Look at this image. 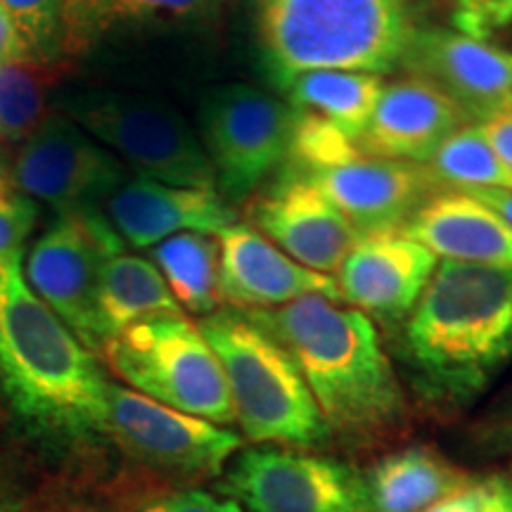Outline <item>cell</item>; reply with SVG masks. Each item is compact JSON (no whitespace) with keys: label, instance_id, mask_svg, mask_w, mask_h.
<instances>
[{"label":"cell","instance_id":"obj_30","mask_svg":"<svg viewBox=\"0 0 512 512\" xmlns=\"http://www.w3.org/2000/svg\"><path fill=\"white\" fill-rule=\"evenodd\" d=\"M36 219L38 204L19 190L8 166L0 164V264L24 261V247Z\"/></svg>","mask_w":512,"mask_h":512},{"label":"cell","instance_id":"obj_33","mask_svg":"<svg viewBox=\"0 0 512 512\" xmlns=\"http://www.w3.org/2000/svg\"><path fill=\"white\" fill-rule=\"evenodd\" d=\"M482 501H484V482L472 479V482L463 486V489L453 491L451 496L441 498V501L430 505V508L422 512H479L482 510Z\"/></svg>","mask_w":512,"mask_h":512},{"label":"cell","instance_id":"obj_28","mask_svg":"<svg viewBox=\"0 0 512 512\" xmlns=\"http://www.w3.org/2000/svg\"><path fill=\"white\" fill-rule=\"evenodd\" d=\"M31 53L46 67H57L64 55L62 0H0Z\"/></svg>","mask_w":512,"mask_h":512},{"label":"cell","instance_id":"obj_27","mask_svg":"<svg viewBox=\"0 0 512 512\" xmlns=\"http://www.w3.org/2000/svg\"><path fill=\"white\" fill-rule=\"evenodd\" d=\"M55 69L36 60L0 67V145L19 147L48 117Z\"/></svg>","mask_w":512,"mask_h":512},{"label":"cell","instance_id":"obj_32","mask_svg":"<svg viewBox=\"0 0 512 512\" xmlns=\"http://www.w3.org/2000/svg\"><path fill=\"white\" fill-rule=\"evenodd\" d=\"M36 60L34 53H31L29 43L24 41V36L19 34L8 12L0 5V67L10 62H27ZM38 62V60H36Z\"/></svg>","mask_w":512,"mask_h":512},{"label":"cell","instance_id":"obj_12","mask_svg":"<svg viewBox=\"0 0 512 512\" xmlns=\"http://www.w3.org/2000/svg\"><path fill=\"white\" fill-rule=\"evenodd\" d=\"M121 451L140 463L178 477H219L242 448L240 434L110 382L107 425Z\"/></svg>","mask_w":512,"mask_h":512},{"label":"cell","instance_id":"obj_36","mask_svg":"<svg viewBox=\"0 0 512 512\" xmlns=\"http://www.w3.org/2000/svg\"><path fill=\"white\" fill-rule=\"evenodd\" d=\"M465 192H470L472 197H477L479 202L486 204V207L494 209L496 214L512 228V190L484 188V190H465Z\"/></svg>","mask_w":512,"mask_h":512},{"label":"cell","instance_id":"obj_11","mask_svg":"<svg viewBox=\"0 0 512 512\" xmlns=\"http://www.w3.org/2000/svg\"><path fill=\"white\" fill-rule=\"evenodd\" d=\"M24 195L60 214L102 209L131 176L117 157L67 114L50 112L8 166Z\"/></svg>","mask_w":512,"mask_h":512},{"label":"cell","instance_id":"obj_29","mask_svg":"<svg viewBox=\"0 0 512 512\" xmlns=\"http://www.w3.org/2000/svg\"><path fill=\"white\" fill-rule=\"evenodd\" d=\"M453 27L512 64V0H456Z\"/></svg>","mask_w":512,"mask_h":512},{"label":"cell","instance_id":"obj_23","mask_svg":"<svg viewBox=\"0 0 512 512\" xmlns=\"http://www.w3.org/2000/svg\"><path fill=\"white\" fill-rule=\"evenodd\" d=\"M157 316H185L159 268L145 256L126 252L112 256L102 268L98 292L102 344L140 320Z\"/></svg>","mask_w":512,"mask_h":512},{"label":"cell","instance_id":"obj_35","mask_svg":"<svg viewBox=\"0 0 512 512\" xmlns=\"http://www.w3.org/2000/svg\"><path fill=\"white\" fill-rule=\"evenodd\" d=\"M479 512H512V479L496 475L484 479V501Z\"/></svg>","mask_w":512,"mask_h":512},{"label":"cell","instance_id":"obj_15","mask_svg":"<svg viewBox=\"0 0 512 512\" xmlns=\"http://www.w3.org/2000/svg\"><path fill=\"white\" fill-rule=\"evenodd\" d=\"M401 67L444 91L472 124L512 112V64L458 29L420 27Z\"/></svg>","mask_w":512,"mask_h":512},{"label":"cell","instance_id":"obj_31","mask_svg":"<svg viewBox=\"0 0 512 512\" xmlns=\"http://www.w3.org/2000/svg\"><path fill=\"white\" fill-rule=\"evenodd\" d=\"M138 512H242V505L233 498L209 494V491H178L155 498Z\"/></svg>","mask_w":512,"mask_h":512},{"label":"cell","instance_id":"obj_1","mask_svg":"<svg viewBox=\"0 0 512 512\" xmlns=\"http://www.w3.org/2000/svg\"><path fill=\"white\" fill-rule=\"evenodd\" d=\"M245 313L297 363L330 439L375 448L406 430L399 375L366 313L320 294Z\"/></svg>","mask_w":512,"mask_h":512},{"label":"cell","instance_id":"obj_34","mask_svg":"<svg viewBox=\"0 0 512 512\" xmlns=\"http://www.w3.org/2000/svg\"><path fill=\"white\" fill-rule=\"evenodd\" d=\"M479 126H482L489 143L494 145L498 157L503 159V164L512 171V112L498 114V117L484 121Z\"/></svg>","mask_w":512,"mask_h":512},{"label":"cell","instance_id":"obj_22","mask_svg":"<svg viewBox=\"0 0 512 512\" xmlns=\"http://www.w3.org/2000/svg\"><path fill=\"white\" fill-rule=\"evenodd\" d=\"M363 479L370 512H422L472 482L465 470L422 444L384 453L363 470Z\"/></svg>","mask_w":512,"mask_h":512},{"label":"cell","instance_id":"obj_20","mask_svg":"<svg viewBox=\"0 0 512 512\" xmlns=\"http://www.w3.org/2000/svg\"><path fill=\"white\" fill-rule=\"evenodd\" d=\"M441 261L512 268V228L465 190H439L401 226Z\"/></svg>","mask_w":512,"mask_h":512},{"label":"cell","instance_id":"obj_18","mask_svg":"<svg viewBox=\"0 0 512 512\" xmlns=\"http://www.w3.org/2000/svg\"><path fill=\"white\" fill-rule=\"evenodd\" d=\"M102 214L124 245L138 249H152L183 233L216 238L238 223V214L219 190L181 188L133 174L107 197Z\"/></svg>","mask_w":512,"mask_h":512},{"label":"cell","instance_id":"obj_16","mask_svg":"<svg viewBox=\"0 0 512 512\" xmlns=\"http://www.w3.org/2000/svg\"><path fill=\"white\" fill-rule=\"evenodd\" d=\"M221 302L238 311H264L320 294L339 302L337 280L309 271L249 223H235L216 235Z\"/></svg>","mask_w":512,"mask_h":512},{"label":"cell","instance_id":"obj_5","mask_svg":"<svg viewBox=\"0 0 512 512\" xmlns=\"http://www.w3.org/2000/svg\"><path fill=\"white\" fill-rule=\"evenodd\" d=\"M197 325L219 356L235 422L247 441L304 451L330 444L328 427L297 363L245 311L228 306Z\"/></svg>","mask_w":512,"mask_h":512},{"label":"cell","instance_id":"obj_8","mask_svg":"<svg viewBox=\"0 0 512 512\" xmlns=\"http://www.w3.org/2000/svg\"><path fill=\"white\" fill-rule=\"evenodd\" d=\"M294 110L252 83H221L200 102V140L228 204L247 200L290 157Z\"/></svg>","mask_w":512,"mask_h":512},{"label":"cell","instance_id":"obj_4","mask_svg":"<svg viewBox=\"0 0 512 512\" xmlns=\"http://www.w3.org/2000/svg\"><path fill=\"white\" fill-rule=\"evenodd\" d=\"M275 86L304 72L389 74L411 48V0H249Z\"/></svg>","mask_w":512,"mask_h":512},{"label":"cell","instance_id":"obj_9","mask_svg":"<svg viewBox=\"0 0 512 512\" xmlns=\"http://www.w3.org/2000/svg\"><path fill=\"white\" fill-rule=\"evenodd\" d=\"M124 240L102 214L83 209L60 214L24 261L31 290L64 320L88 351H102L98 292L102 268L124 249Z\"/></svg>","mask_w":512,"mask_h":512},{"label":"cell","instance_id":"obj_14","mask_svg":"<svg viewBox=\"0 0 512 512\" xmlns=\"http://www.w3.org/2000/svg\"><path fill=\"white\" fill-rule=\"evenodd\" d=\"M439 259L399 230L366 233L335 275L339 302L396 328L411 316Z\"/></svg>","mask_w":512,"mask_h":512},{"label":"cell","instance_id":"obj_17","mask_svg":"<svg viewBox=\"0 0 512 512\" xmlns=\"http://www.w3.org/2000/svg\"><path fill=\"white\" fill-rule=\"evenodd\" d=\"M299 176L316 185L363 235L399 230L441 188L425 164L380 157H358Z\"/></svg>","mask_w":512,"mask_h":512},{"label":"cell","instance_id":"obj_24","mask_svg":"<svg viewBox=\"0 0 512 512\" xmlns=\"http://www.w3.org/2000/svg\"><path fill=\"white\" fill-rule=\"evenodd\" d=\"M382 76L361 72H304L280 83L294 112L311 114L342 128L358 143L384 93Z\"/></svg>","mask_w":512,"mask_h":512},{"label":"cell","instance_id":"obj_21","mask_svg":"<svg viewBox=\"0 0 512 512\" xmlns=\"http://www.w3.org/2000/svg\"><path fill=\"white\" fill-rule=\"evenodd\" d=\"M221 0H62L64 55L88 57L110 43L207 22Z\"/></svg>","mask_w":512,"mask_h":512},{"label":"cell","instance_id":"obj_25","mask_svg":"<svg viewBox=\"0 0 512 512\" xmlns=\"http://www.w3.org/2000/svg\"><path fill=\"white\" fill-rule=\"evenodd\" d=\"M152 264L185 313L211 316L219 311V242L214 235L183 233L152 247Z\"/></svg>","mask_w":512,"mask_h":512},{"label":"cell","instance_id":"obj_10","mask_svg":"<svg viewBox=\"0 0 512 512\" xmlns=\"http://www.w3.org/2000/svg\"><path fill=\"white\" fill-rule=\"evenodd\" d=\"M221 491L249 512H370L361 467L304 448L238 451L223 470Z\"/></svg>","mask_w":512,"mask_h":512},{"label":"cell","instance_id":"obj_7","mask_svg":"<svg viewBox=\"0 0 512 512\" xmlns=\"http://www.w3.org/2000/svg\"><path fill=\"white\" fill-rule=\"evenodd\" d=\"M102 354L133 392L214 425L235 422L219 356L185 316L140 320L110 339Z\"/></svg>","mask_w":512,"mask_h":512},{"label":"cell","instance_id":"obj_6","mask_svg":"<svg viewBox=\"0 0 512 512\" xmlns=\"http://www.w3.org/2000/svg\"><path fill=\"white\" fill-rule=\"evenodd\" d=\"M60 112L105 145L133 176L216 190L200 133L169 102L119 88H88L64 95Z\"/></svg>","mask_w":512,"mask_h":512},{"label":"cell","instance_id":"obj_13","mask_svg":"<svg viewBox=\"0 0 512 512\" xmlns=\"http://www.w3.org/2000/svg\"><path fill=\"white\" fill-rule=\"evenodd\" d=\"M249 226L309 271L335 278L363 233L297 171L285 169L249 204Z\"/></svg>","mask_w":512,"mask_h":512},{"label":"cell","instance_id":"obj_3","mask_svg":"<svg viewBox=\"0 0 512 512\" xmlns=\"http://www.w3.org/2000/svg\"><path fill=\"white\" fill-rule=\"evenodd\" d=\"M0 384L36 430L64 441L105 437L110 382L93 351L31 290L24 261L0 264Z\"/></svg>","mask_w":512,"mask_h":512},{"label":"cell","instance_id":"obj_19","mask_svg":"<svg viewBox=\"0 0 512 512\" xmlns=\"http://www.w3.org/2000/svg\"><path fill=\"white\" fill-rule=\"evenodd\" d=\"M472 124L434 83L408 74L384 86L366 131L358 138L363 157L425 164L448 136Z\"/></svg>","mask_w":512,"mask_h":512},{"label":"cell","instance_id":"obj_2","mask_svg":"<svg viewBox=\"0 0 512 512\" xmlns=\"http://www.w3.org/2000/svg\"><path fill=\"white\" fill-rule=\"evenodd\" d=\"M512 363V268L439 261L401 325V366L422 406L453 415Z\"/></svg>","mask_w":512,"mask_h":512},{"label":"cell","instance_id":"obj_37","mask_svg":"<svg viewBox=\"0 0 512 512\" xmlns=\"http://www.w3.org/2000/svg\"><path fill=\"white\" fill-rule=\"evenodd\" d=\"M0 512H19V498L3 472H0Z\"/></svg>","mask_w":512,"mask_h":512},{"label":"cell","instance_id":"obj_26","mask_svg":"<svg viewBox=\"0 0 512 512\" xmlns=\"http://www.w3.org/2000/svg\"><path fill=\"white\" fill-rule=\"evenodd\" d=\"M425 166L434 181L448 190H512V171L479 124H467L448 136Z\"/></svg>","mask_w":512,"mask_h":512}]
</instances>
